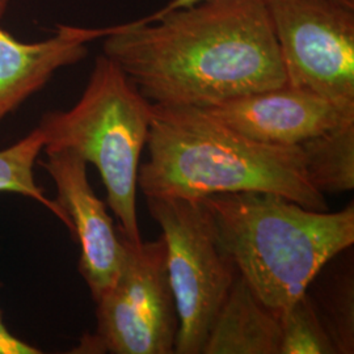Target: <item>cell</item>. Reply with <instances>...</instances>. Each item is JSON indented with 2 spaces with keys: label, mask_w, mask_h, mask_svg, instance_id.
I'll list each match as a JSON object with an SVG mask.
<instances>
[{
  "label": "cell",
  "mask_w": 354,
  "mask_h": 354,
  "mask_svg": "<svg viewBox=\"0 0 354 354\" xmlns=\"http://www.w3.org/2000/svg\"><path fill=\"white\" fill-rule=\"evenodd\" d=\"M102 54L155 104L206 108L286 83L264 0H203L117 26Z\"/></svg>",
  "instance_id": "1"
},
{
  "label": "cell",
  "mask_w": 354,
  "mask_h": 354,
  "mask_svg": "<svg viewBox=\"0 0 354 354\" xmlns=\"http://www.w3.org/2000/svg\"><path fill=\"white\" fill-rule=\"evenodd\" d=\"M146 146L149 159L138 171L146 197L269 192L310 210L328 209L306 174L299 146L250 140L200 106L151 102Z\"/></svg>",
  "instance_id": "2"
},
{
  "label": "cell",
  "mask_w": 354,
  "mask_h": 354,
  "mask_svg": "<svg viewBox=\"0 0 354 354\" xmlns=\"http://www.w3.org/2000/svg\"><path fill=\"white\" fill-rule=\"evenodd\" d=\"M222 244L257 298L281 314L307 292L320 269L354 243V206L306 209L269 192L203 198Z\"/></svg>",
  "instance_id": "3"
},
{
  "label": "cell",
  "mask_w": 354,
  "mask_h": 354,
  "mask_svg": "<svg viewBox=\"0 0 354 354\" xmlns=\"http://www.w3.org/2000/svg\"><path fill=\"white\" fill-rule=\"evenodd\" d=\"M150 122L151 102L118 64L102 54L79 102L68 111L44 114L37 127L44 151L71 150L97 168L117 228L134 247L143 241L137 192Z\"/></svg>",
  "instance_id": "4"
},
{
  "label": "cell",
  "mask_w": 354,
  "mask_h": 354,
  "mask_svg": "<svg viewBox=\"0 0 354 354\" xmlns=\"http://www.w3.org/2000/svg\"><path fill=\"white\" fill-rule=\"evenodd\" d=\"M146 201L167 247V272L178 315L175 353L201 354L239 272L203 198L150 196Z\"/></svg>",
  "instance_id": "5"
},
{
  "label": "cell",
  "mask_w": 354,
  "mask_h": 354,
  "mask_svg": "<svg viewBox=\"0 0 354 354\" xmlns=\"http://www.w3.org/2000/svg\"><path fill=\"white\" fill-rule=\"evenodd\" d=\"M122 241L121 268L96 302V330L84 335L73 353H175L178 315L165 239L137 247Z\"/></svg>",
  "instance_id": "6"
},
{
  "label": "cell",
  "mask_w": 354,
  "mask_h": 354,
  "mask_svg": "<svg viewBox=\"0 0 354 354\" xmlns=\"http://www.w3.org/2000/svg\"><path fill=\"white\" fill-rule=\"evenodd\" d=\"M286 83L354 105V8L340 0H264Z\"/></svg>",
  "instance_id": "7"
},
{
  "label": "cell",
  "mask_w": 354,
  "mask_h": 354,
  "mask_svg": "<svg viewBox=\"0 0 354 354\" xmlns=\"http://www.w3.org/2000/svg\"><path fill=\"white\" fill-rule=\"evenodd\" d=\"M203 109L241 136L274 146H298L330 129L354 122V105L332 102L289 83Z\"/></svg>",
  "instance_id": "8"
},
{
  "label": "cell",
  "mask_w": 354,
  "mask_h": 354,
  "mask_svg": "<svg viewBox=\"0 0 354 354\" xmlns=\"http://www.w3.org/2000/svg\"><path fill=\"white\" fill-rule=\"evenodd\" d=\"M39 162L57 188V203L73 223V235L80 245L79 272L95 302L111 288L121 268L125 244L106 205L89 184L87 162L71 150L44 151Z\"/></svg>",
  "instance_id": "9"
},
{
  "label": "cell",
  "mask_w": 354,
  "mask_h": 354,
  "mask_svg": "<svg viewBox=\"0 0 354 354\" xmlns=\"http://www.w3.org/2000/svg\"><path fill=\"white\" fill-rule=\"evenodd\" d=\"M58 26L53 37L21 42L0 26V124L20 105L44 88L62 67L80 62L87 44L117 29Z\"/></svg>",
  "instance_id": "10"
},
{
  "label": "cell",
  "mask_w": 354,
  "mask_h": 354,
  "mask_svg": "<svg viewBox=\"0 0 354 354\" xmlns=\"http://www.w3.org/2000/svg\"><path fill=\"white\" fill-rule=\"evenodd\" d=\"M279 315L266 307L241 274L219 308L203 354H279Z\"/></svg>",
  "instance_id": "11"
},
{
  "label": "cell",
  "mask_w": 354,
  "mask_h": 354,
  "mask_svg": "<svg viewBox=\"0 0 354 354\" xmlns=\"http://www.w3.org/2000/svg\"><path fill=\"white\" fill-rule=\"evenodd\" d=\"M304 155L306 174L322 193L339 194L354 188V122L298 145Z\"/></svg>",
  "instance_id": "12"
},
{
  "label": "cell",
  "mask_w": 354,
  "mask_h": 354,
  "mask_svg": "<svg viewBox=\"0 0 354 354\" xmlns=\"http://www.w3.org/2000/svg\"><path fill=\"white\" fill-rule=\"evenodd\" d=\"M44 151V140L37 127L23 140L0 150V193L19 194L46 207L73 234L68 215L55 200H50L35 177V165Z\"/></svg>",
  "instance_id": "13"
},
{
  "label": "cell",
  "mask_w": 354,
  "mask_h": 354,
  "mask_svg": "<svg viewBox=\"0 0 354 354\" xmlns=\"http://www.w3.org/2000/svg\"><path fill=\"white\" fill-rule=\"evenodd\" d=\"M279 354L339 353L307 292L279 314Z\"/></svg>",
  "instance_id": "14"
},
{
  "label": "cell",
  "mask_w": 354,
  "mask_h": 354,
  "mask_svg": "<svg viewBox=\"0 0 354 354\" xmlns=\"http://www.w3.org/2000/svg\"><path fill=\"white\" fill-rule=\"evenodd\" d=\"M0 289H1V282H0ZM41 353H42V351H39L36 346L28 344L11 333V330L7 328V326L4 324L3 314L0 310V354Z\"/></svg>",
  "instance_id": "15"
},
{
  "label": "cell",
  "mask_w": 354,
  "mask_h": 354,
  "mask_svg": "<svg viewBox=\"0 0 354 354\" xmlns=\"http://www.w3.org/2000/svg\"><path fill=\"white\" fill-rule=\"evenodd\" d=\"M203 0H171L167 6H165L162 10L156 11V13L169 12L174 10H178V8H185V7H190L194 6L197 3H201Z\"/></svg>",
  "instance_id": "16"
},
{
  "label": "cell",
  "mask_w": 354,
  "mask_h": 354,
  "mask_svg": "<svg viewBox=\"0 0 354 354\" xmlns=\"http://www.w3.org/2000/svg\"><path fill=\"white\" fill-rule=\"evenodd\" d=\"M11 0H0V19L6 15Z\"/></svg>",
  "instance_id": "17"
},
{
  "label": "cell",
  "mask_w": 354,
  "mask_h": 354,
  "mask_svg": "<svg viewBox=\"0 0 354 354\" xmlns=\"http://www.w3.org/2000/svg\"><path fill=\"white\" fill-rule=\"evenodd\" d=\"M342 3L344 4H346V6H349V7H353L354 8V0H340Z\"/></svg>",
  "instance_id": "18"
}]
</instances>
